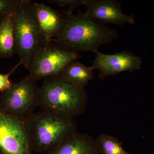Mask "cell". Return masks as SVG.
I'll list each match as a JSON object with an SVG mask.
<instances>
[{
  "mask_svg": "<svg viewBox=\"0 0 154 154\" xmlns=\"http://www.w3.org/2000/svg\"><path fill=\"white\" fill-rule=\"evenodd\" d=\"M65 16L62 31L51 40L64 49L95 53L101 45L110 43L118 37L117 30L94 21L85 13L74 14L67 11Z\"/></svg>",
  "mask_w": 154,
  "mask_h": 154,
  "instance_id": "6da1fadb",
  "label": "cell"
},
{
  "mask_svg": "<svg viewBox=\"0 0 154 154\" xmlns=\"http://www.w3.org/2000/svg\"><path fill=\"white\" fill-rule=\"evenodd\" d=\"M34 150L47 152L78 132L74 118L49 110L34 112L26 119Z\"/></svg>",
  "mask_w": 154,
  "mask_h": 154,
  "instance_id": "7a4b0ae2",
  "label": "cell"
},
{
  "mask_svg": "<svg viewBox=\"0 0 154 154\" xmlns=\"http://www.w3.org/2000/svg\"><path fill=\"white\" fill-rule=\"evenodd\" d=\"M88 96L84 88L65 81L60 75L44 79L39 88L38 106L74 118L85 110Z\"/></svg>",
  "mask_w": 154,
  "mask_h": 154,
  "instance_id": "3957f363",
  "label": "cell"
},
{
  "mask_svg": "<svg viewBox=\"0 0 154 154\" xmlns=\"http://www.w3.org/2000/svg\"><path fill=\"white\" fill-rule=\"evenodd\" d=\"M33 3L22 0L14 14L16 54L21 65L28 70L31 60L47 40L38 24Z\"/></svg>",
  "mask_w": 154,
  "mask_h": 154,
  "instance_id": "277c9868",
  "label": "cell"
},
{
  "mask_svg": "<svg viewBox=\"0 0 154 154\" xmlns=\"http://www.w3.org/2000/svg\"><path fill=\"white\" fill-rule=\"evenodd\" d=\"M39 88L30 75L0 94V110L18 117L28 118L38 106Z\"/></svg>",
  "mask_w": 154,
  "mask_h": 154,
  "instance_id": "5b68a950",
  "label": "cell"
},
{
  "mask_svg": "<svg viewBox=\"0 0 154 154\" xmlns=\"http://www.w3.org/2000/svg\"><path fill=\"white\" fill-rule=\"evenodd\" d=\"M81 56L79 52L67 50L47 40L31 60L28 69L29 75L36 82L60 75L68 64Z\"/></svg>",
  "mask_w": 154,
  "mask_h": 154,
  "instance_id": "8992f818",
  "label": "cell"
},
{
  "mask_svg": "<svg viewBox=\"0 0 154 154\" xmlns=\"http://www.w3.org/2000/svg\"><path fill=\"white\" fill-rule=\"evenodd\" d=\"M26 119L0 110V154H32Z\"/></svg>",
  "mask_w": 154,
  "mask_h": 154,
  "instance_id": "52a82bcc",
  "label": "cell"
},
{
  "mask_svg": "<svg viewBox=\"0 0 154 154\" xmlns=\"http://www.w3.org/2000/svg\"><path fill=\"white\" fill-rule=\"evenodd\" d=\"M95 54L96 57L92 66L99 70V77L102 80L122 72L137 70L141 67L142 61L140 58L128 51L106 54L98 51Z\"/></svg>",
  "mask_w": 154,
  "mask_h": 154,
  "instance_id": "ba28073f",
  "label": "cell"
},
{
  "mask_svg": "<svg viewBox=\"0 0 154 154\" xmlns=\"http://www.w3.org/2000/svg\"><path fill=\"white\" fill-rule=\"evenodd\" d=\"M85 14L94 21L106 25H118L134 24V15L122 13L120 3L115 0H85Z\"/></svg>",
  "mask_w": 154,
  "mask_h": 154,
  "instance_id": "9c48e42d",
  "label": "cell"
},
{
  "mask_svg": "<svg viewBox=\"0 0 154 154\" xmlns=\"http://www.w3.org/2000/svg\"><path fill=\"white\" fill-rule=\"evenodd\" d=\"M33 10L43 35L47 40L55 38L62 31L66 17L43 3H33Z\"/></svg>",
  "mask_w": 154,
  "mask_h": 154,
  "instance_id": "30bf717a",
  "label": "cell"
},
{
  "mask_svg": "<svg viewBox=\"0 0 154 154\" xmlns=\"http://www.w3.org/2000/svg\"><path fill=\"white\" fill-rule=\"evenodd\" d=\"M45 154H100L96 139L79 132Z\"/></svg>",
  "mask_w": 154,
  "mask_h": 154,
  "instance_id": "8fae6325",
  "label": "cell"
},
{
  "mask_svg": "<svg viewBox=\"0 0 154 154\" xmlns=\"http://www.w3.org/2000/svg\"><path fill=\"white\" fill-rule=\"evenodd\" d=\"M93 66H86L76 60L68 64L60 75L65 81L78 88H84L93 78Z\"/></svg>",
  "mask_w": 154,
  "mask_h": 154,
  "instance_id": "7c38bea8",
  "label": "cell"
},
{
  "mask_svg": "<svg viewBox=\"0 0 154 154\" xmlns=\"http://www.w3.org/2000/svg\"><path fill=\"white\" fill-rule=\"evenodd\" d=\"M14 14L0 18V57L3 58L16 54Z\"/></svg>",
  "mask_w": 154,
  "mask_h": 154,
  "instance_id": "4fadbf2b",
  "label": "cell"
},
{
  "mask_svg": "<svg viewBox=\"0 0 154 154\" xmlns=\"http://www.w3.org/2000/svg\"><path fill=\"white\" fill-rule=\"evenodd\" d=\"M96 141L100 154H132L123 149L118 139L110 135L102 134Z\"/></svg>",
  "mask_w": 154,
  "mask_h": 154,
  "instance_id": "5bb4252c",
  "label": "cell"
},
{
  "mask_svg": "<svg viewBox=\"0 0 154 154\" xmlns=\"http://www.w3.org/2000/svg\"><path fill=\"white\" fill-rule=\"evenodd\" d=\"M22 0H0V18L14 14Z\"/></svg>",
  "mask_w": 154,
  "mask_h": 154,
  "instance_id": "9a60e30c",
  "label": "cell"
},
{
  "mask_svg": "<svg viewBox=\"0 0 154 154\" xmlns=\"http://www.w3.org/2000/svg\"><path fill=\"white\" fill-rule=\"evenodd\" d=\"M48 2L50 4H57L60 7L69 6V11L73 12L78 7L85 5V0H48Z\"/></svg>",
  "mask_w": 154,
  "mask_h": 154,
  "instance_id": "2e32d148",
  "label": "cell"
},
{
  "mask_svg": "<svg viewBox=\"0 0 154 154\" xmlns=\"http://www.w3.org/2000/svg\"><path fill=\"white\" fill-rule=\"evenodd\" d=\"M20 65H21V64L19 63L8 73H0V92L2 93L4 91L8 90L14 84L10 80V77Z\"/></svg>",
  "mask_w": 154,
  "mask_h": 154,
  "instance_id": "e0dca14e",
  "label": "cell"
}]
</instances>
